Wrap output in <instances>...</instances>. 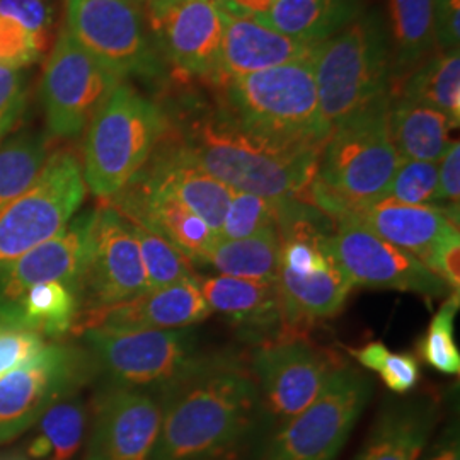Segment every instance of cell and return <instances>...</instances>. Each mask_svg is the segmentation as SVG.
<instances>
[{
    "instance_id": "6da1fadb",
    "label": "cell",
    "mask_w": 460,
    "mask_h": 460,
    "mask_svg": "<svg viewBox=\"0 0 460 460\" xmlns=\"http://www.w3.org/2000/svg\"><path fill=\"white\" fill-rule=\"evenodd\" d=\"M163 421L148 460H229L251 440L261 418L252 376L229 357L161 395Z\"/></svg>"
},
{
    "instance_id": "7a4b0ae2",
    "label": "cell",
    "mask_w": 460,
    "mask_h": 460,
    "mask_svg": "<svg viewBox=\"0 0 460 460\" xmlns=\"http://www.w3.org/2000/svg\"><path fill=\"white\" fill-rule=\"evenodd\" d=\"M172 133L199 167L234 191L305 199L315 178L321 150L266 140L243 128L220 104L190 102Z\"/></svg>"
},
{
    "instance_id": "3957f363",
    "label": "cell",
    "mask_w": 460,
    "mask_h": 460,
    "mask_svg": "<svg viewBox=\"0 0 460 460\" xmlns=\"http://www.w3.org/2000/svg\"><path fill=\"white\" fill-rule=\"evenodd\" d=\"M277 230L281 246L277 288L287 329L336 315L355 285L329 251L334 220L309 201L288 198L279 199Z\"/></svg>"
},
{
    "instance_id": "277c9868",
    "label": "cell",
    "mask_w": 460,
    "mask_h": 460,
    "mask_svg": "<svg viewBox=\"0 0 460 460\" xmlns=\"http://www.w3.org/2000/svg\"><path fill=\"white\" fill-rule=\"evenodd\" d=\"M391 101L382 99L331 130L304 201L334 218L349 207L384 198L401 163L389 135Z\"/></svg>"
},
{
    "instance_id": "5b68a950",
    "label": "cell",
    "mask_w": 460,
    "mask_h": 460,
    "mask_svg": "<svg viewBox=\"0 0 460 460\" xmlns=\"http://www.w3.org/2000/svg\"><path fill=\"white\" fill-rule=\"evenodd\" d=\"M313 70L329 130L391 98L394 64L385 16L376 7L365 9L343 31L317 43Z\"/></svg>"
},
{
    "instance_id": "8992f818",
    "label": "cell",
    "mask_w": 460,
    "mask_h": 460,
    "mask_svg": "<svg viewBox=\"0 0 460 460\" xmlns=\"http://www.w3.org/2000/svg\"><path fill=\"white\" fill-rule=\"evenodd\" d=\"M222 87L220 106L249 132L314 150L328 140L331 130L321 113L313 60L230 79Z\"/></svg>"
},
{
    "instance_id": "52a82bcc",
    "label": "cell",
    "mask_w": 460,
    "mask_h": 460,
    "mask_svg": "<svg viewBox=\"0 0 460 460\" xmlns=\"http://www.w3.org/2000/svg\"><path fill=\"white\" fill-rule=\"evenodd\" d=\"M171 121L164 110L121 83L87 127L83 174L94 197L111 199L146 167Z\"/></svg>"
},
{
    "instance_id": "ba28073f",
    "label": "cell",
    "mask_w": 460,
    "mask_h": 460,
    "mask_svg": "<svg viewBox=\"0 0 460 460\" xmlns=\"http://www.w3.org/2000/svg\"><path fill=\"white\" fill-rule=\"evenodd\" d=\"M99 367L118 387L163 395L203 370L207 355L193 329L89 328L79 331Z\"/></svg>"
},
{
    "instance_id": "9c48e42d",
    "label": "cell",
    "mask_w": 460,
    "mask_h": 460,
    "mask_svg": "<svg viewBox=\"0 0 460 460\" xmlns=\"http://www.w3.org/2000/svg\"><path fill=\"white\" fill-rule=\"evenodd\" d=\"M85 191L77 157L66 150L49 154L33 184L0 210V271L64 229L79 212Z\"/></svg>"
},
{
    "instance_id": "30bf717a",
    "label": "cell",
    "mask_w": 460,
    "mask_h": 460,
    "mask_svg": "<svg viewBox=\"0 0 460 460\" xmlns=\"http://www.w3.org/2000/svg\"><path fill=\"white\" fill-rule=\"evenodd\" d=\"M372 393L370 378L340 365L321 394L279 427L264 460L338 459Z\"/></svg>"
},
{
    "instance_id": "8fae6325",
    "label": "cell",
    "mask_w": 460,
    "mask_h": 460,
    "mask_svg": "<svg viewBox=\"0 0 460 460\" xmlns=\"http://www.w3.org/2000/svg\"><path fill=\"white\" fill-rule=\"evenodd\" d=\"M66 28L121 79L165 75V62L148 34L144 11L130 0H66Z\"/></svg>"
},
{
    "instance_id": "7c38bea8",
    "label": "cell",
    "mask_w": 460,
    "mask_h": 460,
    "mask_svg": "<svg viewBox=\"0 0 460 460\" xmlns=\"http://www.w3.org/2000/svg\"><path fill=\"white\" fill-rule=\"evenodd\" d=\"M121 83L118 74L87 53L64 26L41 79V101L49 135L58 138L79 137Z\"/></svg>"
},
{
    "instance_id": "4fadbf2b",
    "label": "cell",
    "mask_w": 460,
    "mask_h": 460,
    "mask_svg": "<svg viewBox=\"0 0 460 460\" xmlns=\"http://www.w3.org/2000/svg\"><path fill=\"white\" fill-rule=\"evenodd\" d=\"M338 367L331 353L296 331L263 341L251 357V376L260 391L261 410L283 423L321 394Z\"/></svg>"
},
{
    "instance_id": "5bb4252c",
    "label": "cell",
    "mask_w": 460,
    "mask_h": 460,
    "mask_svg": "<svg viewBox=\"0 0 460 460\" xmlns=\"http://www.w3.org/2000/svg\"><path fill=\"white\" fill-rule=\"evenodd\" d=\"M89 372L91 365L77 348L47 345L33 360L0 378V444L34 427L58 399L75 394Z\"/></svg>"
},
{
    "instance_id": "9a60e30c",
    "label": "cell",
    "mask_w": 460,
    "mask_h": 460,
    "mask_svg": "<svg viewBox=\"0 0 460 460\" xmlns=\"http://www.w3.org/2000/svg\"><path fill=\"white\" fill-rule=\"evenodd\" d=\"M142 11L165 64L184 75L214 81L226 30L218 0H147Z\"/></svg>"
},
{
    "instance_id": "2e32d148",
    "label": "cell",
    "mask_w": 460,
    "mask_h": 460,
    "mask_svg": "<svg viewBox=\"0 0 460 460\" xmlns=\"http://www.w3.org/2000/svg\"><path fill=\"white\" fill-rule=\"evenodd\" d=\"M329 251L353 285L411 292L425 298H442L448 292L444 281L411 252L348 218H334Z\"/></svg>"
},
{
    "instance_id": "e0dca14e",
    "label": "cell",
    "mask_w": 460,
    "mask_h": 460,
    "mask_svg": "<svg viewBox=\"0 0 460 460\" xmlns=\"http://www.w3.org/2000/svg\"><path fill=\"white\" fill-rule=\"evenodd\" d=\"M147 290V277L132 229L127 218L104 201L94 210L91 227L79 292L81 313L113 305Z\"/></svg>"
},
{
    "instance_id": "ac0fdd59",
    "label": "cell",
    "mask_w": 460,
    "mask_h": 460,
    "mask_svg": "<svg viewBox=\"0 0 460 460\" xmlns=\"http://www.w3.org/2000/svg\"><path fill=\"white\" fill-rule=\"evenodd\" d=\"M161 421L154 393L113 385L94 402L85 460H148Z\"/></svg>"
},
{
    "instance_id": "d6986e66",
    "label": "cell",
    "mask_w": 460,
    "mask_h": 460,
    "mask_svg": "<svg viewBox=\"0 0 460 460\" xmlns=\"http://www.w3.org/2000/svg\"><path fill=\"white\" fill-rule=\"evenodd\" d=\"M93 220L94 210L75 215L57 235L0 271V321L16 307L21 296L41 283L62 281L79 296Z\"/></svg>"
},
{
    "instance_id": "ffe728a7",
    "label": "cell",
    "mask_w": 460,
    "mask_h": 460,
    "mask_svg": "<svg viewBox=\"0 0 460 460\" xmlns=\"http://www.w3.org/2000/svg\"><path fill=\"white\" fill-rule=\"evenodd\" d=\"M210 314L212 311L198 287V279L193 277L163 288L147 290L108 307L81 313L74 331L79 332L89 328L188 329L207 321Z\"/></svg>"
},
{
    "instance_id": "44dd1931",
    "label": "cell",
    "mask_w": 460,
    "mask_h": 460,
    "mask_svg": "<svg viewBox=\"0 0 460 460\" xmlns=\"http://www.w3.org/2000/svg\"><path fill=\"white\" fill-rule=\"evenodd\" d=\"M135 180L178 199L201 217L215 235L224 224L234 191L199 167L171 128Z\"/></svg>"
},
{
    "instance_id": "7402d4cb",
    "label": "cell",
    "mask_w": 460,
    "mask_h": 460,
    "mask_svg": "<svg viewBox=\"0 0 460 460\" xmlns=\"http://www.w3.org/2000/svg\"><path fill=\"white\" fill-rule=\"evenodd\" d=\"M334 218H348L425 264L433 244L450 227H459V210L437 205H406L391 198L349 207ZM332 218V220H334Z\"/></svg>"
},
{
    "instance_id": "603a6c76",
    "label": "cell",
    "mask_w": 460,
    "mask_h": 460,
    "mask_svg": "<svg viewBox=\"0 0 460 460\" xmlns=\"http://www.w3.org/2000/svg\"><path fill=\"white\" fill-rule=\"evenodd\" d=\"M106 201L125 218L140 222L147 229L161 234L191 264H203L207 252L217 241L214 230L201 217L178 199L147 188L137 180Z\"/></svg>"
},
{
    "instance_id": "cb8c5ba5",
    "label": "cell",
    "mask_w": 460,
    "mask_h": 460,
    "mask_svg": "<svg viewBox=\"0 0 460 460\" xmlns=\"http://www.w3.org/2000/svg\"><path fill=\"white\" fill-rule=\"evenodd\" d=\"M317 45L277 33L252 17L226 14V30L214 83L224 84L268 68L313 60Z\"/></svg>"
},
{
    "instance_id": "d4e9b609",
    "label": "cell",
    "mask_w": 460,
    "mask_h": 460,
    "mask_svg": "<svg viewBox=\"0 0 460 460\" xmlns=\"http://www.w3.org/2000/svg\"><path fill=\"white\" fill-rule=\"evenodd\" d=\"M198 287L212 314H220L249 338L268 341L290 331L277 283L218 275L198 279Z\"/></svg>"
},
{
    "instance_id": "484cf974",
    "label": "cell",
    "mask_w": 460,
    "mask_h": 460,
    "mask_svg": "<svg viewBox=\"0 0 460 460\" xmlns=\"http://www.w3.org/2000/svg\"><path fill=\"white\" fill-rule=\"evenodd\" d=\"M440 418L435 401L414 397L384 408L353 460H420Z\"/></svg>"
},
{
    "instance_id": "4316f807",
    "label": "cell",
    "mask_w": 460,
    "mask_h": 460,
    "mask_svg": "<svg viewBox=\"0 0 460 460\" xmlns=\"http://www.w3.org/2000/svg\"><path fill=\"white\" fill-rule=\"evenodd\" d=\"M363 11V0H277L254 19L300 43L317 45L343 31Z\"/></svg>"
},
{
    "instance_id": "83f0119b",
    "label": "cell",
    "mask_w": 460,
    "mask_h": 460,
    "mask_svg": "<svg viewBox=\"0 0 460 460\" xmlns=\"http://www.w3.org/2000/svg\"><path fill=\"white\" fill-rule=\"evenodd\" d=\"M387 121L399 157L410 161L438 163L456 128L444 113L402 98L391 101Z\"/></svg>"
},
{
    "instance_id": "f1b7e54d",
    "label": "cell",
    "mask_w": 460,
    "mask_h": 460,
    "mask_svg": "<svg viewBox=\"0 0 460 460\" xmlns=\"http://www.w3.org/2000/svg\"><path fill=\"white\" fill-rule=\"evenodd\" d=\"M79 313L77 292L62 281H49L30 288L2 321L34 331L43 338H58L74 329Z\"/></svg>"
},
{
    "instance_id": "f546056e",
    "label": "cell",
    "mask_w": 460,
    "mask_h": 460,
    "mask_svg": "<svg viewBox=\"0 0 460 460\" xmlns=\"http://www.w3.org/2000/svg\"><path fill=\"white\" fill-rule=\"evenodd\" d=\"M394 75L421 64L435 49L433 0H387Z\"/></svg>"
},
{
    "instance_id": "4dcf8cb0",
    "label": "cell",
    "mask_w": 460,
    "mask_h": 460,
    "mask_svg": "<svg viewBox=\"0 0 460 460\" xmlns=\"http://www.w3.org/2000/svg\"><path fill=\"white\" fill-rule=\"evenodd\" d=\"M279 252V230L266 229L246 239H217L203 264L226 277L277 283Z\"/></svg>"
},
{
    "instance_id": "1f68e13d",
    "label": "cell",
    "mask_w": 460,
    "mask_h": 460,
    "mask_svg": "<svg viewBox=\"0 0 460 460\" xmlns=\"http://www.w3.org/2000/svg\"><path fill=\"white\" fill-rule=\"evenodd\" d=\"M34 425L26 448L28 460H72L84 442L87 408L81 397L66 395L53 402Z\"/></svg>"
},
{
    "instance_id": "d6a6232c",
    "label": "cell",
    "mask_w": 460,
    "mask_h": 460,
    "mask_svg": "<svg viewBox=\"0 0 460 460\" xmlns=\"http://www.w3.org/2000/svg\"><path fill=\"white\" fill-rule=\"evenodd\" d=\"M402 99L444 113L457 128L460 123V53L440 51L416 68L404 84Z\"/></svg>"
},
{
    "instance_id": "836d02e7",
    "label": "cell",
    "mask_w": 460,
    "mask_h": 460,
    "mask_svg": "<svg viewBox=\"0 0 460 460\" xmlns=\"http://www.w3.org/2000/svg\"><path fill=\"white\" fill-rule=\"evenodd\" d=\"M47 159V138L36 130H22L0 144V210L33 184Z\"/></svg>"
},
{
    "instance_id": "e575fe53",
    "label": "cell",
    "mask_w": 460,
    "mask_h": 460,
    "mask_svg": "<svg viewBox=\"0 0 460 460\" xmlns=\"http://www.w3.org/2000/svg\"><path fill=\"white\" fill-rule=\"evenodd\" d=\"M138 244L147 277L148 290L163 288L181 279H193V264L178 247L172 246L161 234L147 229L140 222L127 218Z\"/></svg>"
},
{
    "instance_id": "d590c367",
    "label": "cell",
    "mask_w": 460,
    "mask_h": 460,
    "mask_svg": "<svg viewBox=\"0 0 460 460\" xmlns=\"http://www.w3.org/2000/svg\"><path fill=\"white\" fill-rule=\"evenodd\" d=\"M459 305V294H450L418 343L421 360L445 376H459L460 372L459 346L454 338Z\"/></svg>"
},
{
    "instance_id": "8d00e7d4",
    "label": "cell",
    "mask_w": 460,
    "mask_h": 460,
    "mask_svg": "<svg viewBox=\"0 0 460 460\" xmlns=\"http://www.w3.org/2000/svg\"><path fill=\"white\" fill-rule=\"evenodd\" d=\"M279 199L232 191L224 224L217 239H246L266 229H277Z\"/></svg>"
},
{
    "instance_id": "74e56055",
    "label": "cell",
    "mask_w": 460,
    "mask_h": 460,
    "mask_svg": "<svg viewBox=\"0 0 460 460\" xmlns=\"http://www.w3.org/2000/svg\"><path fill=\"white\" fill-rule=\"evenodd\" d=\"M349 355L365 368L378 374L382 382L395 393L408 394L421 376L420 362L410 353H394L380 341H372L360 348H348Z\"/></svg>"
},
{
    "instance_id": "f35d334b",
    "label": "cell",
    "mask_w": 460,
    "mask_h": 460,
    "mask_svg": "<svg viewBox=\"0 0 460 460\" xmlns=\"http://www.w3.org/2000/svg\"><path fill=\"white\" fill-rule=\"evenodd\" d=\"M438 164L401 159L384 198L406 205H437Z\"/></svg>"
},
{
    "instance_id": "ab89813d",
    "label": "cell",
    "mask_w": 460,
    "mask_h": 460,
    "mask_svg": "<svg viewBox=\"0 0 460 460\" xmlns=\"http://www.w3.org/2000/svg\"><path fill=\"white\" fill-rule=\"evenodd\" d=\"M0 16L9 17L31 34L36 47L45 53L55 21L51 0H0Z\"/></svg>"
},
{
    "instance_id": "60d3db41",
    "label": "cell",
    "mask_w": 460,
    "mask_h": 460,
    "mask_svg": "<svg viewBox=\"0 0 460 460\" xmlns=\"http://www.w3.org/2000/svg\"><path fill=\"white\" fill-rule=\"evenodd\" d=\"M45 346L41 334L0 321V378L33 360Z\"/></svg>"
},
{
    "instance_id": "b9f144b4",
    "label": "cell",
    "mask_w": 460,
    "mask_h": 460,
    "mask_svg": "<svg viewBox=\"0 0 460 460\" xmlns=\"http://www.w3.org/2000/svg\"><path fill=\"white\" fill-rule=\"evenodd\" d=\"M24 68L0 66V144L22 115L28 98Z\"/></svg>"
},
{
    "instance_id": "7bdbcfd3",
    "label": "cell",
    "mask_w": 460,
    "mask_h": 460,
    "mask_svg": "<svg viewBox=\"0 0 460 460\" xmlns=\"http://www.w3.org/2000/svg\"><path fill=\"white\" fill-rule=\"evenodd\" d=\"M41 49L36 47L31 34L24 31L9 17L0 16V66L26 68L40 60Z\"/></svg>"
},
{
    "instance_id": "ee69618b",
    "label": "cell",
    "mask_w": 460,
    "mask_h": 460,
    "mask_svg": "<svg viewBox=\"0 0 460 460\" xmlns=\"http://www.w3.org/2000/svg\"><path fill=\"white\" fill-rule=\"evenodd\" d=\"M425 264L444 281L450 294L460 292V234L459 227H450L433 244Z\"/></svg>"
},
{
    "instance_id": "f6af8a7d",
    "label": "cell",
    "mask_w": 460,
    "mask_h": 460,
    "mask_svg": "<svg viewBox=\"0 0 460 460\" xmlns=\"http://www.w3.org/2000/svg\"><path fill=\"white\" fill-rule=\"evenodd\" d=\"M438 164L437 207L459 210L460 199V144L452 140Z\"/></svg>"
},
{
    "instance_id": "bcb514c9",
    "label": "cell",
    "mask_w": 460,
    "mask_h": 460,
    "mask_svg": "<svg viewBox=\"0 0 460 460\" xmlns=\"http://www.w3.org/2000/svg\"><path fill=\"white\" fill-rule=\"evenodd\" d=\"M420 460H460V438L457 425H450L438 440L421 454Z\"/></svg>"
},
{
    "instance_id": "7dc6e473",
    "label": "cell",
    "mask_w": 460,
    "mask_h": 460,
    "mask_svg": "<svg viewBox=\"0 0 460 460\" xmlns=\"http://www.w3.org/2000/svg\"><path fill=\"white\" fill-rule=\"evenodd\" d=\"M277 0H218L226 14L232 17H258L264 14Z\"/></svg>"
},
{
    "instance_id": "c3c4849f",
    "label": "cell",
    "mask_w": 460,
    "mask_h": 460,
    "mask_svg": "<svg viewBox=\"0 0 460 460\" xmlns=\"http://www.w3.org/2000/svg\"><path fill=\"white\" fill-rule=\"evenodd\" d=\"M130 2H133V4H135V5H138V7H144V5H146V2H147V0H130Z\"/></svg>"
},
{
    "instance_id": "681fc988",
    "label": "cell",
    "mask_w": 460,
    "mask_h": 460,
    "mask_svg": "<svg viewBox=\"0 0 460 460\" xmlns=\"http://www.w3.org/2000/svg\"></svg>"
}]
</instances>
